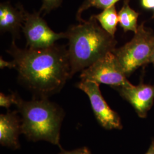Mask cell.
Masks as SVG:
<instances>
[{
	"instance_id": "cell-1",
	"label": "cell",
	"mask_w": 154,
	"mask_h": 154,
	"mask_svg": "<svg viewBox=\"0 0 154 154\" xmlns=\"http://www.w3.org/2000/svg\"><path fill=\"white\" fill-rule=\"evenodd\" d=\"M7 52L12 56L21 84L35 98L59 93L72 78L67 49L54 44L41 49H20L13 40Z\"/></svg>"
},
{
	"instance_id": "cell-2",
	"label": "cell",
	"mask_w": 154,
	"mask_h": 154,
	"mask_svg": "<svg viewBox=\"0 0 154 154\" xmlns=\"http://www.w3.org/2000/svg\"><path fill=\"white\" fill-rule=\"evenodd\" d=\"M66 33L72 77L113 52L117 44L115 37L99 25L93 16L88 21L70 26Z\"/></svg>"
},
{
	"instance_id": "cell-3",
	"label": "cell",
	"mask_w": 154,
	"mask_h": 154,
	"mask_svg": "<svg viewBox=\"0 0 154 154\" xmlns=\"http://www.w3.org/2000/svg\"><path fill=\"white\" fill-rule=\"evenodd\" d=\"M14 105L22 116L21 134L29 140H44L62 149L60 131L65 112L59 105L48 98L23 100L17 94Z\"/></svg>"
},
{
	"instance_id": "cell-4",
	"label": "cell",
	"mask_w": 154,
	"mask_h": 154,
	"mask_svg": "<svg viewBox=\"0 0 154 154\" xmlns=\"http://www.w3.org/2000/svg\"><path fill=\"white\" fill-rule=\"evenodd\" d=\"M154 49V33L144 23L138 26L132 39L113 53L126 77H129L139 67L149 63Z\"/></svg>"
},
{
	"instance_id": "cell-5",
	"label": "cell",
	"mask_w": 154,
	"mask_h": 154,
	"mask_svg": "<svg viewBox=\"0 0 154 154\" xmlns=\"http://www.w3.org/2000/svg\"><path fill=\"white\" fill-rule=\"evenodd\" d=\"M81 81L109 85L112 88L129 85L130 82L113 52L107 53L81 72Z\"/></svg>"
},
{
	"instance_id": "cell-6",
	"label": "cell",
	"mask_w": 154,
	"mask_h": 154,
	"mask_svg": "<svg viewBox=\"0 0 154 154\" xmlns=\"http://www.w3.org/2000/svg\"><path fill=\"white\" fill-rule=\"evenodd\" d=\"M41 12H26L22 32L26 40V48L41 49L51 46L55 42L67 38L66 32L55 33L40 16Z\"/></svg>"
},
{
	"instance_id": "cell-7",
	"label": "cell",
	"mask_w": 154,
	"mask_h": 154,
	"mask_svg": "<svg viewBox=\"0 0 154 154\" xmlns=\"http://www.w3.org/2000/svg\"><path fill=\"white\" fill-rule=\"evenodd\" d=\"M76 86L88 96L94 114L101 126L106 130H121L123 126L121 118L106 102L99 89V84L81 81Z\"/></svg>"
},
{
	"instance_id": "cell-8",
	"label": "cell",
	"mask_w": 154,
	"mask_h": 154,
	"mask_svg": "<svg viewBox=\"0 0 154 154\" xmlns=\"http://www.w3.org/2000/svg\"><path fill=\"white\" fill-rule=\"evenodd\" d=\"M134 107L139 117L145 118L154 102V85L140 83L114 88Z\"/></svg>"
},
{
	"instance_id": "cell-9",
	"label": "cell",
	"mask_w": 154,
	"mask_h": 154,
	"mask_svg": "<svg viewBox=\"0 0 154 154\" xmlns=\"http://www.w3.org/2000/svg\"><path fill=\"white\" fill-rule=\"evenodd\" d=\"M26 12L21 5L14 7L9 2L0 4V30L1 33L9 32L13 35V40L19 37L22 28Z\"/></svg>"
},
{
	"instance_id": "cell-10",
	"label": "cell",
	"mask_w": 154,
	"mask_h": 154,
	"mask_svg": "<svg viewBox=\"0 0 154 154\" xmlns=\"http://www.w3.org/2000/svg\"><path fill=\"white\" fill-rule=\"evenodd\" d=\"M17 111H8L0 115V143L13 149L20 147L19 135L21 134V119Z\"/></svg>"
},
{
	"instance_id": "cell-11",
	"label": "cell",
	"mask_w": 154,
	"mask_h": 154,
	"mask_svg": "<svg viewBox=\"0 0 154 154\" xmlns=\"http://www.w3.org/2000/svg\"><path fill=\"white\" fill-rule=\"evenodd\" d=\"M128 1L129 0L125 1L121 9L118 14L119 23L125 32L131 31L136 33L139 26L138 25L139 13L130 6Z\"/></svg>"
},
{
	"instance_id": "cell-12",
	"label": "cell",
	"mask_w": 154,
	"mask_h": 154,
	"mask_svg": "<svg viewBox=\"0 0 154 154\" xmlns=\"http://www.w3.org/2000/svg\"><path fill=\"white\" fill-rule=\"evenodd\" d=\"M93 16L106 32L112 36H115L116 27L119 23L118 15L115 5L105 9L99 14L93 15Z\"/></svg>"
},
{
	"instance_id": "cell-13",
	"label": "cell",
	"mask_w": 154,
	"mask_h": 154,
	"mask_svg": "<svg viewBox=\"0 0 154 154\" xmlns=\"http://www.w3.org/2000/svg\"><path fill=\"white\" fill-rule=\"evenodd\" d=\"M119 1V0H85L77 11V20L79 22H83L85 20L82 18V13L83 11L88 9L90 8L94 7L104 10L112 6L115 5V4Z\"/></svg>"
},
{
	"instance_id": "cell-14",
	"label": "cell",
	"mask_w": 154,
	"mask_h": 154,
	"mask_svg": "<svg viewBox=\"0 0 154 154\" xmlns=\"http://www.w3.org/2000/svg\"><path fill=\"white\" fill-rule=\"evenodd\" d=\"M62 0H42V5L39 12L44 11L45 14L49 13L52 10L58 8L62 4Z\"/></svg>"
},
{
	"instance_id": "cell-15",
	"label": "cell",
	"mask_w": 154,
	"mask_h": 154,
	"mask_svg": "<svg viewBox=\"0 0 154 154\" xmlns=\"http://www.w3.org/2000/svg\"><path fill=\"white\" fill-rule=\"evenodd\" d=\"M16 97V93H13L6 95L4 93L0 94V106L6 109H9L11 105H14Z\"/></svg>"
},
{
	"instance_id": "cell-16",
	"label": "cell",
	"mask_w": 154,
	"mask_h": 154,
	"mask_svg": "<svg viewBox=\"0 0 154 154\" xmlns=\"http://www.w3.org/2000/svg\"><path fill=\"white\" fill-rule=\"evenodd\" d=\"M58 154H92L90 150L86 147L75 149L72 151H66L61 149V152Z\"/></svg>"
},
{
	"instance_id": "cell-17",
	"label": "cell",
	"mask_w": 154,
	"mask_h": 154,
	"mask_svg": "<svg viewBox=\"0 0 154 154\" xmlns=\"http://www.w3.org/2000/svg\"><path fill=\"white\" fill-rule=\"evenodd\" d=\"M5 67H8L9 69L14 68V64L13 62V61L8 62V61H5L2 58V57H1V58H0V68L4 69Z\"/></svg>"
},
{
	"instance_id": "cell-18",
	"label": "cell",
	"mask_w": 154,
	"mask_h": 154,
	"mask_svg": "<svg viewBox=\"0 0 154 154\" xmlns=\"http://www.w3.org/2000/svg\"><path fill=\"white\" fill-rule=\"evenodd\" d=\"M141 4L145 9H151L154 8V0H141Z\"/></svg>"
},
{
	"instance_id": "cell-19",
	"label": "cell",
	"mask_w": 154,
	"mask_h": 154,
	"mask_svg": "<svg viewBox=\"0 0 154 154\" xmlns=\"http://www.w3.org/2000/svg\"><path fill=\"white\" fill-rule=\"evenodd\" d=\"M145 154H154V139L152 140L149 149Z\"/></svg>"
},
{
	"instance_id": "cell-20",
	"label": "cell",
	"mask_w": 154,
	"mask_h": 154,
	"mask_svg": "<svg viewBox=\"0 0 154 154\" xmlns=\"http://www.w3.org/2000/svg\"><path fill=\"white\" fill-rule=\"evenodd\" d=\"M149 63H152L154 64V49L153 52H152V56L151 57V59H150V61H149Z\"/></svg>"
},
{
	"instance_id": "cell-21",
	"label": "cell",
	"mask_w": 154,
	"mask_h": 154,
	"mask_svg": "<svg viewBox=\"0 0 154 154\" xmlns=\"http://www.w3.org/2000/svg\"></svg>"
}]
</instances>
